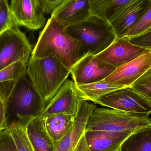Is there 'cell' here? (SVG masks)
<instances>
[{
  "mask_svg": "<svg viewBox=\"0 0 151 151\" xmlns=\"http://www.w3.org/2000/svg\"><path fill=\"white\" fill-rule=\"evenodd\" d=\"M65 27L50 17L41 32L31 57L54 56L69 70L84 55L80 43L65 33Z\"/></svg>",
  "mask_w": 151,
  "mask_h": 151,
  "instance_id": "cell-1",
  "label": "cell"
},
{
  "mask_svg": "<svg viewBox=\"0 0 151 151\" xmlns=\"http://www.w3.org/2000/svg\"><path fill=\"white\" fill-rule=\"evenodd\" d=\"M46 106L31 81L22 76L5 101L6 128L13 123L27 128L32 121L42 116Z\"/></svg>",
  "mask_w": 151,
  "mask_h": 151,
  "instance_id": "cell-2",
  "label": "cell"
},
{
  "mask_svg": "<svg viewBox=\"0 0 151 151\" xmlns=\"http://www.w3.org/2000/svg\"><path fill=\"white\" fill-rule=\"evenodd\" d=\"M27 73L33 86L47 104L67 80L70 70L57 58L50 56L41 58H30Z\"/></svg>",
  "mask_w": 151,
  "mask_h": 151,
  "instance_id": "cell-3",
  "label": "cell"
},
{
  "mask_svg": "<svg viewBox=\"0 0 151 151\" xmlns=\"http://www.w3.org/2000/svg\"><path fill=\"white\" fill-rule=\"evenodd\" d=\"M65 31L80 43L84 55H97L117 39L109 22L94 15L83 21L66 27Z\"/></svg>",
  "mask_w": 151,
  "mask_h": 151,
  "instance_id": "cell-4",
  "label": "cell"
},
{
  "mask_svg": "<svg viewBox=\"0 0 151 151\" xmlns=\"http://www.w3.org/2000/svg\"><path fill=\"white\" fill-rule=\"evenodd\" d=\"M150 126H151V119L149 116L113 108L96 107L88 120L86 131L134 133Z\"/></svg>",
  "mask_w": 151,
  "mask_h": 151,
  "instance_id": "cell-5",
  "label": "cell"
},
{
  "mask_svg": "<svg viewBox=\"0 0 151 151\" xmlns=\"http://www.w3.org/2000/svg\"><path fill=\"white\" fill-rule=\"evenodd\" d=\"M94 103L138 115L149 116L151 114V101L130 87L112 91L96 99Z\"/></svg>",
  "mask_w": 151,
  "mask_h": 151,
  "instance_id": "cell-6",
  "label": "cell"
},
{
  "mask_svg": "<svg viewBox=\"0 0 151 151\" xmlns=\"http://www.w3.org/2000/svg\"><path fill=\"white\" fill-rule=\"evenodd\" d=\"M32 52V45L18 27L0 35V70L20 61H28Z\"/></svg>",
  "mask_w": 151,
  "mask_h": 151,
  "instance_id": "cell-7",
  "label": "cell"
},
{
  "mask_svg": "<svg viewBox=\"0 0 151 151\" xmlns=\"http://www.w3.org/2000/svg\"><path fill=\"white\" fill-rule=\"evenodd\" d=\"M87 101L77 89L74 81L66 80L47 104L42 117L65 114L72 115L76 119Z\"/></svg>",
  "mask_w": 151,
  "mask_h": 151,
  "instance_id": "cell-8",
  "label": "cell"
},
{
  "mask_svg": "<svg viewBox=\"0 0 151 151\" xmlns=\"http://www.w3.org/2000/svg\"><path fill=\"white\" fill-rule=\"evenodd\" d=\"M9 6L15 26L37 30L46 23L45 12L40 0H11Z\"/></svg>",
  "mask_w": 151,
  "mask_h": 151,
  "instance_id": "cell-9",
  "label": "cell"
},
{
  "mask_svg": "<svg viewBox=\"0 0 151 151\" xmlns=\"http://www.w3.org/2000/svg\"><path fill=\"white\" fill-rule=\"evenodd\" d=\"M116 68L95 56L87 55L80 59L70 70L76 85L88 84L104 80Z\"/></svg>",
  "mask_w": 151,
  "mask_h": 151,
  "instance_id": "cell-10",
  "label": "cell"
},
{
  "mask_svg": "<svg viewBox=\"0 0 151 151\" xmlns=\"http://www.w3.org/2000/svg\"><path fill=\"white\" fill-rule=\"evenodd\" d=\"M151 67V50L116 68L104 81L112 84L130 87Z\"/></svg>",
  "mask_w": 151,
  "mask_h": 151,
  "instance_id": "cell-11",
  "label": "cell"
},
{
  "mask_svg": "<svg viewBox=\"0 0 151 151\" xmlns=\"http://www.w3.org/2000/svg\"><path fill=\"white\" fill-rule=\"evenodd\" d=\"M149 50L131 43L128 38H117V40L96 57L101 61L119 68L132 61Z\"/></svg>",
  "mask_w": 151,
  "mask_h": 151,
  "instance_id": "cell-12",
  "label": "cell"
},
{
  "mask_svg": "<svg viewBox=\"0 0 151 151\" xmlns=\"http://www.w3.org/2000/svg\"><path fill=\"white\" fill-rule=\"evenodd\" d=\"M150 0H132L108 21L117 38H124L138 21Z\"/></svg>",
  "mask_w": 151,
  "mask_h": 151,
  "instance_id": "cell-13",
  "label": "cell"
},
{
  "mask_svg": "<svg viewBox=\"0 0 151 151\" xmlns=\"http://www.w3.org/2000/svg\"><path fill=\"white\" fill-rule=\"evenodd\" d=\"M91 15L89 0H65L51 17L65 27L77 24Z\"/></svg>",
  "mask_w": 151,
  "mask_h": 151,
  "instance_id": "cell-14",
  "label": "cell"
},
{
  "mask_svg": "<svg viewBox=\"0 0 151 151\" xmlns=\"http://www.w3.org/2000/svg\"><path fill=\"white\" fill-rule=\"evenodd\" d=\"M133 133L88 130L83 136L90 151H119L122 144Z\"/></svg>",
  "mask_w": 151,
  "mask_h": 151,
  "instance_id": "cell-15",
  "label": "cell"
},
{
  "mask_svg": "<svg viewBox=\"0 0 151 151\" xmlns=\"http://www.w3.org/2000/svg\"><path fill=\"white\" fill-rule=\"evenodd\" d=\"M95 104L84 102L79 115L76 119L70 131L58 145L57 151H74L82 137L86 131L88 120L94 109Z\"/></svg>",
  "mask_w": 151,
  "mask_h": 151,
  "instance_id": "cell-16",
  "label": "cell"
},
{
  "mask_svg": "<svg viewBox=\"0 0 151 151\" xmlns=\"http://www.w3.org/2000/svg\"><path fill=\"white\" fill-rule=\"evenodd\" d=\"M44 119L46 130L57 148L72 128L75 119L70 114H60L47 116Z\"/></svg>",
  "mask_w": 151,
  "mask_h": 151,
  "instance_id": "cell-17",
  "label": "cell"
},
{
  "mask_svg": "<svg viewBox=\"0 0 151 151\" xmlns=\"http://www.w3.org/2000/svg\"><path fill=\"white\" fill-rule=\"evenodd\" d=\"M27 136L35 151H57L54 142L46 130L43 117L32 121L26 129Z\"/></svg>",
  "mask_w": 151,
  "mask_h": 151,
  "instance_id": "cell-18",
  "label": "cell"
},
{
  "mask_svg": "<svg viewBox=\"0 0 151 151\" xmlns=\"http://www.w3.org/2000/svg\"><path fill=\"white\" fill-rule=\"evenodd\" d=\"M28 61L17 62L0 70V96L6 100L17 82L26 75Z\"/></svg>",
  "mask_w": 151,
  "mask_h": 151,
  "instance_id": "cell-19",
  "label": "cell"
},
{
  "mask_svg": "<svg viewBox=\"0 0 151 151\" xmlns=\"http://www.w3.org/2000/svg\"><path fill=\"white\" fill-rule=\"evenodd\" d=\"M91 15L109 20L123 6L132 0H89Z\"/></svg>",
  "mask_w": 151,
  "mask_h": 151,
  "instance_id": "cell-20",
  "label": "cell"
},
{
  "mask_svg": "<svg viewBox=\"0 0 151 151\" xmlns=\"http://www.w3.org/2000/svg\"><path fill=\"white\" fill-rule=\"evenodd\" d=\"M119 151H151V126L130 135L122 144Z\"/></svg>",
  "mask_w": 151,
  "mask_h": 151,
  "instance_id": "cell-21",
  "label": "cell"
},
{
  "mask_svg": "<svg viewBox=\"0 0 151 151\" xmlns=\"http://www.w3.org/2000/svg\"><path fill=\"white\" fill-rule=\"evenodd\" d=\"M76 86L79 92L87 101L93 102L112 91L124 88L106 82L104 80L88 84L76 85Z\"/></svg>",
  "mask_w": 151,
  "mask_h": 151,
  "instance_id": "cell-22",
  "label": "cell"
},
{
  "mask_svg": "<svg viewBox=\"0 0 151 151\" xmlns=\"http://www.w3.org/2000/svg\"><path fill=\"white\" fill-rule=\"evenodd\" d=\"M9 129L19 151H35L27 133V128L18 123H13Z\"/></svg>",
  "mask_w": 151,
  "mask_h": 151,
  "instance_id": "cell-23",
  "label": "cell"
},
{
  "mask_svg": "<svg viewBox=\"0 0 151 151\" xmlns=\"http://www.w3.org/2000/svg\"><path fill=\"white\" fill-rule=\"evenodd\" d=\"M151 29V0H150L149 4L144 11L138 21L124 37L129 39L146 32Z\"/></svg>",
  "mask_w": 151,
  "mask_h": 151,
  "instance_id": "cell-24",
  "label": "cell"
},
{
  "mask_svg": "<svg viewBox=\"0 0 151 151\" xmlns=\"http://www.w3.org/2000/svg\"><path fill=\"white\" fill-rule=\"evenodd\" d=\"M130 87L151 101V67L134 82Z\"/></svg>",
  "mask_w": 151,
  "mask_h": 151,
  "instance_id": "cell-25",
  "label": "cell"
},
{
  "mask_svg": "<svg viewBox=\"0 0 151 151\" xmlns=\"http://www.w3.org/2000/svg\"><path fill=\"white\" fill-rule=\"evenodd\" d=\"M14 27L8 0H0V35Z\"/></svg>",
  "mask_w": 151,
  "mask_h": 151,
  "instance_id": "cell-26",
  "label": "cell"
},
{
  "mask_svg": "<svg viewBox=\"0 0 151 151\" xmlns=\"http://www.w3.org/2000/svg\"><path fill=\"white\" fill-rule=\"evenodd\" d=\"M0 151H19L9 129L0 131Z\"/></svg>",
  "mask_w": 151,
  "mask_h": 151,
  "instance_id": "cell-27",
  "label": "cell"
},
{
  "mask_svg": "<svg viewBox=\"0 0 151 151\" xmlns=\"http://www.w3.org/2000/svg\"><path fill=\"white\" fill-rule=\"evenodd\" d=\"M129 40L134 45L151 50V29L140 35L129 38Z\"/></svg>",
  "mask_w": 151,
  "mask_h": 151,
  "instance_id": "cell-28",
  "label": "cell"
},
{
  "mask_svg": "<svg viewBox=\"0 0 151 151\" xmlns=\"http://www.w3.org/2000/svg\"><path fill=\"white\" fill-rule=\"evenodd\" d=\"M65 0H40L45 13L50 14Z\"/></svg>",
  "mask_w": 151,
  "mask_h": 151,
  "instance_id": "cell-29",
  "label": "cell"
},
{
  "mask_svg": "<svg viewBox=\"0 0 151 151\" xmlns=\"http://www.w3.org/2000/svg\"><path fill=\"white\" fill-rule=\"evenodd\" d=\"M5 129V101L0 96V131Z\"/></svg>",
  "mask_w": 151,
  "mask_h": 151,
  "instance_id": "cell-30",
  "label": "cell"
},
{
  "mask_svg": "<svg viewBox=\"0 0 151 151\" xmlns=\"http://www.w3.org/2000/svg\"><path fill=\"white\" fill-rule=\"evenodd\" d=\"M83 135L79 141L74 151H90L87 145Z\"/></svg>",
  "mask_w": 151,
  "mask_h": 151,
  "instance_id": "cell-31",
  "label": "cell"
}]
</instances>
